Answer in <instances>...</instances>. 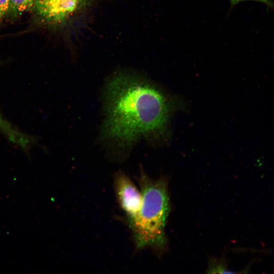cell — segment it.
<instances>
[{"instance_id":"obj_1","label":"cell","mask_w":274,"mask_h":274,"mask_svg":"<svg viewBox=\"0 0 274 274\" xmlns=\"http://www.w3.org/2000/svg\"><path fill=\"white\" fill-rule=\"evenodd\" d=\"M104 97L102 135L123 151L141 138L166 139L170 118L181 105L152 82L128 73H117L108 81Z\"/></svg>"},{"instance_id":"obj_2","label":"cell","mask_w":274,"mask_h":274,"mask_svg":"<svg viewBox=\"0 0 274 274\" xmlns=\"http://www.w3.org/2000/svg\"><path fill=\"white\" fill-rule=\"evenodd\" d=\"M138 182L142 204L135 218L129 223L137 250L150 248L157 254L167 249L165 227L170 212L167 180L150 178L141 169Z\"/></svg>"},{"instance_id":"obj_3","label":"cell","mask_w":274,"mask_h":274,"mask_svg":"<svg viewBox=\"0 0 274 274\" xmlns=\"http://www.w3.org/2000/svg\"><path fill=\"white\" fill-rule=\"evenodd\" d=\"M92 2V0H34L32 8L43 22L59 25L85 10Z\"/></svg>"},{"instance_id":"obj_4","label":"cell","mask_w":274,"mask_h":274,"mask_svg":"<svg viewBox=\"0 0 274 274\" xmlns=\"http://www.w3.org/2000/svg\"><path fill=\"white\" fill-rule=\"evenodd\" d=\"M114 185L117 198L129 223L135 218L140 211L142 204L141 193L130 179L121 172L115 174Z\"/></svg>"},{"instance_id":"obj_5","label":"cell","mask_w":274,"mask_h":274,"mask_svg":"<svg viewBox=\"0 0 274 274\" xmlns=\"http://www.w3.org/2000/svg\"><path fill=\"white\" fill-rule=\"evenodd\" d=\"M0 132L11 142L21 146L26 140V135L18 130L9 123L0 113Z\"/></svg>"},{"instance_id":"obj_6","label":"cell","mask_w":274,"mask_h":274,"mask_svg":"<svg viewBox=\"0 0 274 274\" xmlns=\"http://www.w3.org/2000/svg\"><path fill=\"white\" fill-rule=\"evenodd\" d=\"M34 0H10L8 15L18 16L32 8Z\"/></svg>"},{"instance_id":"obj_7","label":"cell","mask_w":274,"mask_h":274,"mask_svg":"<svg viewBox=\"0 0 274 274\" xmlns=\"http://www.w3.org/2000/svg\"><path fill=\"white\" fill-rule=\"evenodd\" d=\"M10 0H0V21L8 15Z\"/></svg>"},{"instance_id":"obj_8","label":"cell","mask_w":274,"mask_h":274,"mask_svg":"<svg viewBox=\"0 0 274 274\" xmlns=\"http://www.w3.org/2000/svg\"><path fill=\"white\" fill-rule=\"evenodd\" d=\"M245 1H253L256 2H260L264 4L269 7H272L273 6L272 2L271 0H230L231 6H234L241 2Z\"/></svg>"}]
</instances>
